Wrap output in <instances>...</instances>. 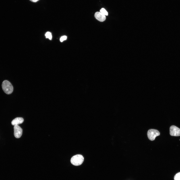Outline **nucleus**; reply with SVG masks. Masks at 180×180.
<instances>
[{
	"label": "nucleus",
	"instance_id": "obj_1",
	"mask_svg": "<svg viewBox=\"0 0 180 180\" xmlns=\"http://www.w3.org/2000/svg\"><path fill=\"white\" fill-rule=\"evenodd\" d=\"M2 87L3 91L6 94H10L13 91V88L12 85L7 80H4L3 81Z\"/></svg>",
	"mask_w": 180,
	"mask_h": 180
},
{
	"label": "nucleus",
	"instance_id": "obj_2",
	"mask_svg": "<svg viewBox=\"0 0 180 180\" xmlns=\"http://www.w3.org/2000/svg\"><path fill=\"white\" fill-rule=\"evenodd\" d=\"M84 160V158L80 154H77L73 156L71 158L70 162L73 165L78 166L82 164Z\"/></svg>",
	"mask_w": 180,
	"mask_h": 180
},
{
	"label": "nucleus",
	"instance_id": "obj_3",
	"mask_svg": "<svg viewBox=\"0 0 180 180\" xmlns=\"http://www.w3.org/2000/svg\"><path fill=\"white\" fill-rule=\"evenodd\" d=\"M160 134V133L158 130L154 129L149 130L147 132L148 138L151 141L154 140L156 137L159 136Z\"/></svg>",
	"mask_w": 180,
	"mask_h": 180
},
{
	"label": "nucleus",
	"instance_id": "obj_4",
	"mask_svg": "<svg viewBox=\"0 0 180 180\" xmlns=\"http://www.w3.org/2000/svg\"><path fill=\"white\" fill-rule=\"evenodd\" d=\"M170 135L171 136H180V129L175 126L173 125L171 126L170 128Z\"/></svg>",
	"mask_w": 180,
	"mask_h": 180
},
{
	"label": "nucleus",
	"instance_id": "obj_5",
	"mask_svg": "<svg viewBox=\"0 0 180 180\" xmlns=\"http://www.w3.org/2000/svg\"><path fill=\"white\" fill-rule=\"evenodd\" d=\"M14 135L16 138L20 137L22 134V130L18 126H14Z\"/></svg>",
	"mask_w": 180,
	"mask_h": 180
},
{
	"label": "nucleus",
	"instance_id": "obj_6",
	"mask_svg": "<svg viewBox=\"0 0 180 180\" xmlns=\"http://www.w3.org/2000/svg\"><path fill=\"white\" fill-rule=\"evenodd\" d=\"M94 16L97 20L100 22H103L106 19L105 16L100 12H96Z\"/></svg>",
	"mask_w": 180,
	"mask_h": 180
},
{
	"label": "nucleus",
	"instance_id": "obj_7",
	"mask_svg": "<svg viewBox=\"0 0 180 180\" xmlns=\"http://www.w3.org/2000/svg\"><path fill=\"white\" fill-rule=\"evenodd\" d=\"M24 119L22 118L18 117L13 120L11 122L12 124L14 126L18 125L24 122Z\"/></svg>",
	"mask_w": 180,
	"mask_h": 180
},
{
	"label": "nucleus",
	"instance_id": "obj_8",
	"mask_svg": "<svg viewBox=\"0 0 180 180\" xmlns=\"http://www.w3.org/2000/svg\"><path fill=\"white\" fill-rule=\"evenodd\" d=\"M45 36L46 38H48L50 40L52 39V36L51 33L50 32H47L46 33Z\"/></svg>",
	"mask_w": 180,
	"mask_h": 180
},
{
	"label": "nucleus",
	"instance_id": "obj_9",
	"mask_svg": "<svg viewBox=\"0 0 180 180\" xmlns=\"http://www.w3.org/2000/svg\"><path fill=\"white\" fill-rule=\"evenodd\" d=\"M100 12L104 15L105 16H108V13L106 10L104 8H102L100 10Z\"/></svg>",
	"mask_w": 180,
	"mask_h": 180
},
{
	"label": "nucleus",
	"instance_id": "obj_10",
	"mask_svg": "<svg viewBox=\"0 0 180 180\" xmlns=\"http://www.w3.org/2000/svg\"><path fill=\"white\" fill-rule=\"evenodd\" d=\"M174 180H180V172L176 174L174 178Z\"/></svg>",
	"mask_w": 180,
	"mask_h": 180
},
{
	"label": "nucleus",
	"instance_id": "obj_11",
	"mask_svg": "<svg viewBox=\"0 0 180 180\" xmlns=\"http://www.w3.org/2000/svg\"><path fill=\"white\" fill-rule=\"evenodd\" d=\"M67 39V36H62L60 38V41L62 42L64 40H66Z\"/></svg>",
	"mask_w": 180,
	"mask_h": 180
},
{
	"label": "nucleus",
	"instance_id": "obj_12",
	"mask_svg": "<svg viewBox=\"0 0 180 180\" xmlns=\"http://www.w3.org/2000/svg\"><path fill=\"white\" fill-rule=\"evenodd\" d=\"M30 1L33 2H36L37 1H38L39 0H30Z\"/></svg>",
	"mask_w": 180,
	"mask_h": 180
}]
</instances>
